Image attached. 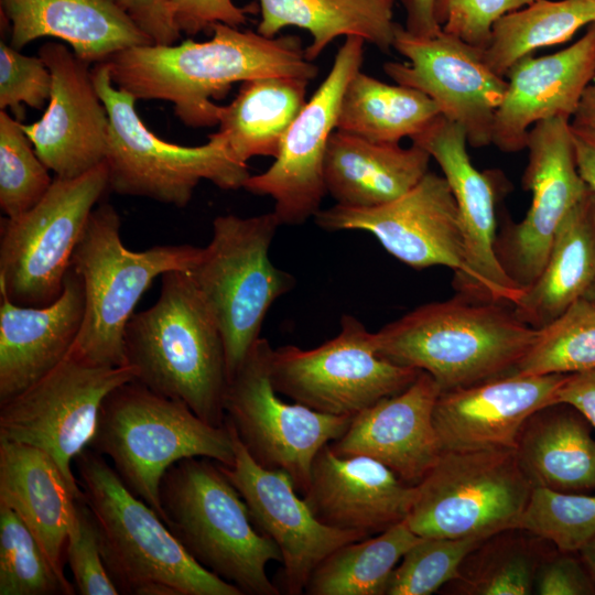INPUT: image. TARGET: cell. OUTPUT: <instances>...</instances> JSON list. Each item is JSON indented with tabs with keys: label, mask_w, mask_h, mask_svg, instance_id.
I'll return each mask as SVG.
<instances>
[{
	"label": "cell",
	"mask_w": 595,
	"mask_h": 595,
	"mask_svg": "<svg viewBox=\"0 0 595 595\" xmlns=\"http://www.w3.org/2000/svg\"><path fill=\"white\" fill-rule=\"evenodd\" d=\"M210 30L213 36L205 42L137 45L101 63L118 88L136 99L172 102L177 118L191 128L218 125L221 106L212 99L226 95L235 83L272 76L312 80L318 73L299 36L267 37L224 23Z\"/></svg>",
	"instance_id": "obj_1"
},
{
	"label": "cell",
	"mask_w": 595,
	"mask_h": 595,
	"mask_svg": "<svg viewBox=\"0 0 595 595\" xmlns=\"http://www.w3.org/2000/svg\"><path fill=\"white\" fill-rule=\"evenodd\" d=\"M537 334L512 305L456 293L415 307L371 339L379 357L428 372L446 391L513 372Z\"/></svg>",
	"instance_id": "obj_2"
},
{
	"label": "cell",
	"mask_w": 595,
	"mask_h": 595,
	"mask_svg": "<svg viewBox=\"0 0 595 595\" xmlns=\"http://www.w3.org/2000/svg\"><path fill=\"white\" fill-rule=\"evenodd\" d=\"M125 357L136 371L134 380L185 402L205 422L224 425L228 385L224 340L187 271L163 273L156 302L130 317Z\"/></svg>",
	"instance_id": "obj_3"
},
{
	"label": "cell",
	"mask_w": 595,
	"mask_h": 595,
	"mask_svg": "<svg viewBox=\"0 0 595 595\" xmlns=\"http://www.w3.org/2000/svg\"><path fill=\"white\" fill-rule=\"evenodd\" d=\"M74 465L105 566L120 594L244 595L199 565L107 458L86 447Z\"/></svg>",
	"instance_id": "obj_4"
},
{
	"label": "cell",
	"mask_w": 595,
	"mask_h": 595,
	"mask_svg": "<svg viewBox=\"0 0 595 595\" xmlns=\"http://www.w3.org/2000/svg\"><path fill=\"white\" fill-rule=\"evenodd\" d=\"M163 521L204 569L244 595H279L267 564L282 562L277 544L253 524L239 491L216 461L187 457L160 484Z\"/></svg>",
	"instance_id": "obj_5"
},
{
	"label": "cell",
	"mask_w": 595,
	"mask_h": 595,
	"mask_svg": "<svg viewBox=\"0 0 595 595\" xmlns=\"http://www.w3.org/2000/svg\"><path fill=\"white\" fill-rule=\"evenodd\" d=\"M88 447L111 461L126 487L162 520L160 484L173 464L206 457L230 465L235 458L225 423L212 425L185 402L155 393L137 380L106 396Z\"/></svg>",
	"instance_id": "obj_6"
},
{
	"label": "cell",
	"mask_w": 595,
	"mask_h": 595,
	"mask_svg": "<svg viewBox=\"0 0 595 595\" xmlns=\"http://www.w3.org/2000/svg\"><path fill=\"white\" fill-rule=\"evenodd\" d=\"M120 228L116 208L97 205L72 258L84 284L85 313L68 356L99 366L127 365L125 331L139 300L156 277L188 272L202 252V247L188 244L132 251L123 246Z\"/></svg>",
	"instance_id": "obj_7"
},
{
	"label": "cell",
	"mask_w": 595,
	"mask_h": 595,
	"mask_svg": "<svg viewBox=\"0 0 595 595\" xmlns=\"http://www.w3.org/2000/svg\"><path fill=\"white\" fill-rule=\"evenodd\" d=\"M91 75L109 117L105 159L109 190L183 208L203 180L224 191L244 187L250 176L247 163L235 156L217 131L197 147L166 142L142 122L136 97L112 83L104 63L95 64Z\"/></svg>",
	"instance_id": "obj_8"
},
{
	"label": "cell",
	"mask_w": 595,
	"mask_h": 595,
	"mask_svg": "<svg viewBox=\"0 0 595 595\" xmlns=\"http://www.w3.org/2000/svg\"><path fill=\"white\" fill-rule=\"evenodd\" d=\"M279 226L273 212L217 216L209 244L188 271L221 332L228 380L260 337L272 304L295 285L269 257Z\"/></svg>",
	"instance_id": "obj_9"
},
{
	"label": "cell",
	"mask_w": 595,
	"mask_h": 595,
	"mask_svg": "<svg viewBox=\"0 0 595 595\" xmlns=\"http://www.w3.org/2000/svg\"><path fill=\"white\" fill-rule=\"evenodd\" d=\"M531 489L515 448L443 451L405 521L423 538L485 540L518 527Z\"/></svg>",
	"instance_id": "obj_10"
},
{
	"label": "cell",
	"mask_w": 595,
	"mask_h": 595,
	"mask_svg": "<svg viewBox=\"0 0 595 595\" xmlns=\"http://www.w3.org/2000/svg\"><path fill=\"white\" fill-rule=\"evenodd\" d=\"M108 188L104 161L74 178H54L22 215L1 218L0 291L21 306H46L63 292L74 250Z\"/></svg>",
	"instance_id": "obj_11"
},
{
	"label": "cell",
	"mask_w": 595,
	"mask_h": 595,
	"mask_svg": "<svg viewBox=\"0 0 595 595\" xmlns=\"http://www.w3.org/2000/svg\"><path fill=\"white\" fill-rule=\"evenodd\" d=\"M272 349L268 339L259 337L228 380L225 420L256 463L284 472L303 496L314 457L347 431L353 418L283 401L271 380Z\"/></svg>",
	"instance_id": "obj_12"
},
{
	"label": "cell",
	"mask_w": 595,
	"mask_h": 595,
	"mask_svg": "<svg viewBox=\"0 0 595 595\" xmlns=\"http://www.w3.org/2000/svg\"><path fill=\"white\" fill-rule=\"evenodd\" d=\"M421 370L379 357L371 332L353 315L340 331L312 349L285 345L272 349L270 374L278 393L321 413L355 416L408 388Z\"/></svg>",
	"instance_id": "obj_13"
},
{
	"label": "cell",
	"mask_w": 595,
	"mask_h": 595,
	"mask_svg": "<svg viewBox=\"0 0 595 595\" xmlns=\"http://www.w3.org/2000/svg\"><path fill=\"white\" fill-rule=\"evenodd\" d=\"M136 379L129 366H99L67 356L26 390L0 404V439L45 451L76 500L84 493L72 467L94 435L106 396Z\"/></svg>",
	"instance_id": "obj_14"
},
{
	"label": "cell",
	"mask_w": 595,
	"mask_h": 595,
	"mask_svg": "<svg viewBox=\"0 0 595 595\" xmlns=\"http://www.w3.org/2000/svg\"><path fill=\"white\" fill-rule=\"evenodd\" d=\"M526 149L522 186L531 193L530 207L519 223L505 219L495 240L501 268L522 290L542 271L561 221L588 188L577 169L570 118L533 125Z\"/></svg>",
	"instance_id": "obj_15"
},
{
	"label": "cell",
	"mask_w": 595,
	"mask_h": 595,
	"mask_svg": "<svg viewBox=\"0 0 595 595\" xmlns=\"http://www.w3.org/2000/svg\"><path fill=\"white\" fill-rule=\"evenodd\" d=\"M365 40L350 35L338 48L332 68L296 116L272 165L250 175L242 188L274 201L281 225H301L321 209L327 194L324 159L336 129L345 88L360 71Z\"/></svg>",
	"instance_id": "obj_16"
},
{
	"label": "cell",
	"mask_w": 595,
	"mask_h": 595,
	"mask_svg": "<svg viewBox=\"0 0 595 595\" xmlns=\"http://www.w3.org/2000/svg\"><path fill=\"white\" fill-rule=\"evenodd\" d=\"M411 141L437 162L458 207L465 261L462 271L454 273L456 293L474 301L512 305L523 290L506 274L495 252L502 174L478 171L467 152L465 130L442 115Z\"/></svg>",
	"instance_id": "obj_17"
},
{
	"label": "cell",
	"mask_w": 595,
	"mask_h": 595,
	"mask_svg": "<svg viewBox=\"0 0 595 595\" xmlns=\"http://www.w3.org/2000/svg\"><path fill=\"white\" fill-rule=\"evenodd\" d=\"M392 48L408 60L383 64L394 83L429 96L442 116L465 130L469 145L491 144L507 80L487 65L484 50L443 31L433 37L414 36L398 23Z\"/></svg>",
	"instance_id": "obj_18"
},
{
	"label": "cell",
	"mask_w": 595,
	"mask_h": 595,
	"mask_svg": "<svg viewBox=\"0 0 595 595\" xmlns=\"http://www.w3.org/2000/svg\"><path fill=\"white\" fill-rule=\"evenodd\" d=\"M314 219L328 231H368L413 269L444 266L457 273L464 267L465 241L456 201L445 177L430 171L389 203L369 208L335 204L321 208Z\"/></svg>",
	"instance_id": "obj_19"
},
{
	"label": "cell",
	"mask_w": 595,
	"mask_h": 595,
	"mask_svg": "<svg viewBox=\"0 0 595 595\" xmlns=\"http://www.w3.org/2000/svg\"><path fill=\"white\" fill-rule=\"evenodd\" d=\"M228 426L235 451L232 464H218L245 500L257 529L279 548L283 585L289 595L303 594L318 564L333 551L367 538L361 532L340 530L321 522L291 478L282 470L262 467L253 461Z\"/></svg>",
	"instance_id": "obj_20"
},
{
	"label": "cell",
	"mask_w": 595,
	"mask_h": 595,
	"mask_svg": "<svg viewBox=\"0 0 595 595\" xmlns=\"http://www.w3.org/2000/svg\"><path fill=\"white\" fill-rule=\"evenodd\" d=\"M39 56L52 75L51 96L42 118L22 129L56 177H78L106 159L108 112L95 87L91 64L54 41L44 43Z\"/></svg>",
	"instance_id": "obj_21"
},
{
	"label": "cell",
	"mask_w": 595,
	"mask_h": 595,
	"mask_svg": "<svg viewBox=\"0 0 595 595\" xmlns=\"http://www.w3.org/2000/svg\"><path fill=\"white\" fill-rule=\"evenodd\" d=\"M566 374L510 372L473 386L441 391L433 422L442 451L515 448L527 420L555 403Z\"/></svg>",
	"instance_id": "obj_22"
},
{
	"label": "cell",
	"mask_w": 595,
	"mask_h": 595,
	"mask_svg": "<svg viewBox=\"0 0 595 595\" xmlns=\"http://www.w3.org/2000/svg\"><path fill=\"white\" fill-rule=\"evenodd\" d=\"M302 497L324 524L371 537L407 519L415 485L374 458L342 456L326 444L314 457Z\"/></svg>",
	"instance_id": "obj_23"
},
{
	"label": "cell",
	"mask_w": 595,
	"mask_h": 595,
	"mask_svg": "<svg viewBox=\"0 0 595 595\" xmlns=\"http://www.w3.org/2000/svg\"><path fill=\"white\" fill-rule=\"evenodd\" d=\"M440 393L436 381L421 371L403 391L353 416L347 431L329 445L342 456L374 458L407 484L418 485L443 452L433 422Z\"/></svg>",
	"instance_id": "obj_24"
},
{
	"label": "cell",
	"mask_w": 595,
	"mask_h": 595,
	"mask_svg": "<svg viewBox=\"0 0 595 595\" xmlns=\"http://www.w3.org/2000/svg\"><path fill=\"white\" fill-rule=\"evenodd\" d=\"M595 71V22L569 47L518 60L507 72V90L498 107L491 144L502 152L526 149L529 130L539 121L572 119Z\"/></svg>",
	"instance_id": "obj_25"
},
{
	"label": "cell",
	"mask_w": 595,
	"mask_h": 595,
	"mask_svg": "<svg viewBox=\"0 0 595 595\" xmlns=\"http://www.w3.org/2000/svg\"><path fill=\"white\" fill-rule=\"evenodd\" d=\"M85 292L71 266L58 299L21 306L0 291V404L56 368L71 353L83 325Z\"/></svg>",
	"instance_id": "obj_26"
},
{
	"label": "cell",
	"mask_w": 595,
	"mask_h": 595,
	"mask_svg": "<svg viewBox=\"0 0 595 595\" xmlns=\"http://www.w3.org/2000/svg\"><path fill=\"white\" fill-rule=\"evenodd\" d=\"M0 7L11 25L10 45L19 51L48 36L97 64L128 47L153 44L119 0H0Z\"/></svg>",
	"instance_id": "obj_27"
},
{
	"label": "cell",
	"mask_w": 595,
	"mask_h": 595,
	"mask_svg": "<svg viewBox=\"0 0 595 595\" xmlns=\"http://www.w3.org/2000/svg\"><path fill=\"white\" fill-rule=\"evenodd\" d=\"M0 505L12 509L33 533L61 581L76 499L56 462L45 451L0 439Z\"/></svg>",
	"instance_id": "obj_28"
},
{
	"label": "cell",
	"mask_w": 595,
	"mask_h": 595,
	"mask_svg": "<svg viewBox=\"0 0 595 595\" xmlns=\"http://www.w3.org/2000/svg\"><path fill=\"white\" fill-rule=\"evenodd\" d=\"M430 160L415 143L402 148L336 130L324 159L326 191L340 206H379L411 190L429 172Z\"/></svg>",
	"instance_id": "obj_29"
},
{
	"label": "cell",
	"mask_w": 595,
	"mask_h": 595,
	"mask_svg": "<svg viewBox=\"0 0 595 595\" xmlns=\"http://www.w3.org/2000/svg\"><path fill=\"white\" fill-rule=\"evenodd\" d=\"M595 284V192L587 188L561 221L545 264L512 304L516 315L540 329Z\"/></svg>",
	"instance_id": "obj_30"
},
{
	"label": "cell",
	"mask_w": 595,
	"mask_h": 595,
	"mask_svg": "<svg viewBox=\"0 0 595 595\" xmlns=\"http://www.w3.org/2000/svg\"><path fill=\"white\" fill-rule=\"evenodd\" d=\"M589 426L576 409L560 402L527 420L515 451L532 487L564 493L595 490V439Z\"/></svg>",
	"instance_id": "obj_31"
},
{
	"label": "cell",
	"mask_w": 595,
	"mask_h": 595,
	"mask_svg": "<svg viewBox=\"0 0 595 595\" xmlns=\"http://www.w3.org/2000/svg\"><path fill=\"white\" fill-rule=\"evenodd\" d=\"M394 0H259L257 32L274 37L285 26L310 32L305 56L313 62L336 37L359 36L382 52L392 48Z\"/></svg>",
	"instance_id": "obj_32"
},
{
	"label": "cell",
	"mask_w": 595,
	"mask_h": 595,
	"mask_svg": "<svg viewBox=\"0 0 595 595\" xmlns=\"http://www.w3.org/2000/svg\"><path fill=\"white\" fill-rule=\"evenodd\" d=\"M309 82L272 76L241 83L235 99L220 107L217 130L239 161L277 158L285 133L307 101Z\"/></svg>",
	"instance_id": "obj_33"
},
{
	"label": "cell",
	"mask_w": 595,
	"mask_h": 595,
	"mask_svg": "<svg viewBox=\"0 0 595 595\" xmlns=\"http://www.w3.org/2000/svg\"><path fill=\"white\" fill-rule=\"evenodd\" d=\"M440 115L424 93L358 71L345 88L336 130L376 143L399 144L424 131Z\"/></svg>",
	"instance_id": "obj_34"
},
{
	"label": "cell",
	"mask_w": 595,
	"mask_h": 595,
	"mask_svg": "<svg viewBox=\"0 0 595 595\" xmlns=\"http://www.w3.org/2000/svg\"><path fill=\"white\" fill-rule=\"evenodd\" d=\"M422 537L407 521L333 551L312 573L309 595H385L390 575Z\"/></svg>",
	"instance_id": "obj_35"
},
{
	"label": "cell",
	"mask_w": 595,
	"mask_h": 595,
	"mask_svg": "<svg viewBox=\"0 0 595 595\" xmlns=\"http://www.w3.org/2000/svg\"><path fill=\"white\" fill-rule=\"evenodd\" d=\"M595 22V0H536L501 17L493 26L483 55L499 76L532 52L571 40Z\"/></svg>",
	"instance_id": "obj_36"
},
{
	"label": "cell",
	"mask_w": 595,
	"mask_h": 595,
	"mask_svg": "<svg viewBox=\"0 0 595 595\" xmlns=\"http://www.w3.org/2000/svg\"><path fill=\"white\" fill-rule=\"evenodd\" d=\"M545 540L519 528L485 539L462 562L450 582L454 594L530 595L547 552ZM447 584V585H448Z\"/></svg>",
	"instance_id": "obj_37"
},
{
	"label": "cell",
	"mask_w": 595,
	"mask_h": 595,
	"mask_svg": "<svg viewBox=\"0 0 595 595\" xmlns=\"http://www.w3.org/2000/svg\"><path fill=\"white\" fill-rule=\"evenodd\" d=\"M595 367V300L582 296L538 329L515 371L524 375L574 374Z\"/></svg>",
	"instance_id": "obj_38"
},
{
	"label": "cell",
	"mask_w": 595,
	"mask_h": 595,
	"mask_svg": "<svg viewBox=\"0 0 595 595\" xmlns=\"http://www.w3.org/2000/svg\"><path fill=\"white\" fill-rule=\"evenodd\" d=\"M20 517L0 505V595H73Z\"/></svg>",
	"instance_id": "obj_39"
},
{
	"label": "cell",
	"mask_w": 595,
	"mask_h": 595,
	"mask_svg": "<svg viewBox=\"0 0 595 595\" xmlns=\"http://www.w3.org/2000/svg\"><path fill=\"white\" fill-rule=\"evenodd\" d=\"M517 528L560 552H580L595 538V495L532 487Z\"/></svg>",
	"instance_id": "obj_40"
},
{
	"label": "cell",
	"mask_w": 595,
	"mask_h": 595,
	"mask_svg": "<svg viewBox=\"0 0 595 595\" xmlns=\"http://www.w3.org/2000/svg\"><path fill=\"white\" fill-rule=\"evenodd\" d=\"M53 181L21 121L0 110V207L4 216L14 218L30 210Z\"/></svg>",
	"instance_id": "obj_41"
},
{
	"label": "cell",
	"mask_w": 595,
	"mask_h": 595,
	"mask_svg": "<svg viewBox=\"0 0 595 595\" xmlns=\"http://www.w3.org/2000/svg\"><path fill=\"white\" fill-rule=\"evenodd\" d=\"M484 540L421 538L392 571L385 595H430L452 582L464 559Z\"/></svg>",
	"instance_id": "obj_42"
},
{
	"label": "cell",
	"mask_w": 595,
	"mask_h": 595,
	"mask_svg": "<svg viewBox=\"0 0 595 595\" xmlns=\"http://www.w3.org/2000/svg\"><path fill=\"white\" fill-rule=\"evenodd\" d=\"M51 89L52 75L40 56L24 55L0 42V110L11 108L15 119L21 121L22 105L43 109Z\"/></svg>",
	"instance_id": "obj_43"
},
{
	"label": "cell",
	"mask_w": 595,
	"mask_h": 595,
	"mask_svg": "<svg viewBox=\"0 0 595 595\" xmlns=\"http://www.w3.org/2000/svg\"><path fill=\"white\" fill-rule=\"evenodd\" d=\"M66 563L79 594H120L105 566L95 522L83 499L76 500L75 519L71 526L66 545Z\"/></svg>",
	"instance_id": "obj_44"
},
{
	"label": "cell",
	"mask_w": 595,
	"mask_h": 595,
	"mask_svg": "<svg viewBox=\"0 0 595 595\" xmlns=\"http://www.w3.org/2000/svg\"><path fill=\"white\" fill-rule=\"evenodd\" d=\"M536 0H435L434 15L441 30L486 50L494 24L504 15Z\"/></svg>",
	"instance_id": "obj_45"
},
{
	"label": "cell",
	"mask_w": 595,
	"mask_h": 595,
	"mask_svg": "<svg viewBox=\"0 0 595 595\" xmlns=\"http://www.w3.org/2000/svg\"><path fill=\"white\" fill-rule=\"evenodd\" d=\"M533 594L594 595L595 580L582 559L556 550L540 563L534 576Z\"/></svg>",
	"instance_id": "obj_46"
},
{
	"label": "cell",
	"mask_w": 595,
	"mask_h": 595,
	"mask_svg": "<svg viewBox=\"0 0 595 595\" xmlns=\"http://www.w3.org/2000/svg\"><path fill=\"white\" fill-rule=\"evenodd\" d=\"M170 7L178 31L192 36L215 23L239 28L247 21L248 10L231 0H170Z\"/></svg>",
	"instance_id": "obj_47"
},
{
	"label": "cell",
	"mask_w": 595,
	"mask_h": 595,
	"mask_svg": "<svg viewBox=\"0 0 595 595\" xmlns=\"http://www.w3.org/2000/svg\"><path fill=\"white\" fill-rule=\"evenodd\" d=\"M136 25L153 44L173 45L181 37L170 0H119Z\"/></svg>",
	"instance_id": "obj_48"
},
{
	"label": "cell",
	"mask_w": 595,
	"mask_h": 595,
	"mask_svg": "<svg viewBox=\"0 0 595 595\" xmlns=\"http://www.w3.org/2000/svg\"><path fill=\"white\" fill-rule=\"evenodd\" d=\"M576 409L595 430V367L567 374L555 396V403Z\"/></svg>",
	"instance_id": "obj_49"
},
{
	"label": "cell",
	"mask_w": 595,
	"mask_h": 595,
	"mask_svg": "<svg viewBox=\"0 0 595 595\" xmlns=\"http://www.w3.org/2000/svg\"><path fill=\"white\" fill-rule=\"evenodd\" d=\"M405 12V30L414 36L433 37L442 30L434 15L435 0H401Z\"/></svg>",
	"instance_id": "obj_50"
},
{
	"label": "cell",
	"mask_w": 595,
	"mask_h": 595,
	"mask_svg": "<svg viewBox=\"0 0 595 595\" xmlns=\"http://www.w3.org/2000/svg\"><path fill=\"white\" fill-rule=\"evenodd\" d=\"M571 131L578 172L587 186L595 192V127L571 125Z\"/></svg>",
	"instance_id": "obj_51"
},
{
	"label": "cell",
	"mask_w": 595,
	"mask_h": 595,
	"mask_svg": "<svg viewBox=\"0 0 595 595\" xmlns=\"http://www.w3.org/2000/svg\"><path fill=\"white\" fill-rule=\"evenodd\" d=\"M574 127H595V71L571 119Z\"/></svg>",
	"instance_id": "obj_52"
},
{
	"label": "cell",
	"mask_w": 595,
	"mask_h": 595,
	"mask_svg": "<svg viewBox=\"0 0 595 595\" xmlns=\"http://www.w3.org/2000/svg\"><path fill=\"white\" fill-rule=\"evenodd\" d=\"M578 553L595 580V538H593Z\"/></svg>",
	"instance_id": "obj_53"
},
{
	"label": "cell",
	"mask_w": 595,
	"mask_h": 595,
	"mask_svg": "<svg viewBox=\"0 0 595 595\" xmlns=\"http://www.w3.org/2000/svg\"><path fill=\"white\" fill-rule=\"evenodd\" d=\"M585 296L592 298L595 300V284L589 289Z\"/></svg>",
	"instance_id": "obj_54"
}]
</instances>
